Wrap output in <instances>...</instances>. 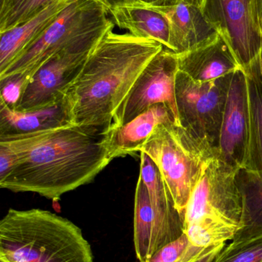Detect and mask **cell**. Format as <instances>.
Listing matches in <instances>:
<instances>
[{
	"mask_svg": "<svg viewBox=\"0 0 262 262\" xmlns=\"http://www.w3.org/2000/svg\"><path fill=\"white\" fill-rule=\"evenodd\" d=\"M114 23L139 38L158 41L169 50L170 28L164 14L140 3L124 5L110 11Z\"/></svg>",
	"mask_w": 262,
	"mask_h": 262,
	"instance_id": "ac0fdd59",
	"label": "cell"
},
{
	"mask_svg": "<svg viewBox=\"0 0 262 262\" xmlns=\"http://www.w3.org/2000/svg\"><path fill=\"white\" fill-rule=\"evenodd\" d=\"M29 80L28 77L21 75H12L0 79V101L15 109L21 100Z\"/></svg>",
	"mask_w": 262,
	"mask_h": 262,
	"instance_id": "cb8c5ba5",
	"label": "cell"
},
{
	"mask_svg": "<svg viewBox=\"0 0 262 262\" xmlns=\"http://www.w3.org/2000/svg\"><path fill=\"white\" fill-rule=\"evenodd\" d=\"M192 248L186 233L157 251L145 262H180Z\"/></svg>",
	"mask_w": 262,
	"mask_h": 262,
	"instance_id": "d4e9b609",
	"label": "cell"
},
{
	"mask_svg": "<svg viewBox=\"0 0 262 262\" xmlns=\"http://www.w3.org/2000/svg\"><path fill=\"white\" fill-rule=\"evenodd\" d=\"M107 31L66 93L72 123L97 135L112 128L117 111L145 68L164 47L132 34Z\"/></svg>",
	"mask_w": 262,
	"mask_h": 262,
	"instance_id": "7a4b0ae2",
	"label": "cell"
},
{
	"mask_svg": "<svg viewBox=\"0 0 262 262\" xmlns=\"http://www.w3.org/2000/svg\"><path fill=\"white\" fill-rule=\"evenodd\" d=\"M134 246L138 262L147 261L158 251L156 222L149 192L138 177L134 206Z\"/></svg>",
	"mask_w": 262,
	"mask_h": 262,
	"instance_id": "44dd1931",
	"label": "cell"
},
{
	"mask_svg": "<svg viewBox=\"0 0 262 262\" xmlns=\"http://www.w3.org/2000/svg\"><path fill=\"white\" fill-rule=\"evenodd\" d=\"M166 15L170 28L169 50L176 54L195 49L218 35L200 6L177 0L168 6H150Z\"/></svg>",
	"mask_w": 262,
	"mask_h": 262,
	"instance_id": "4fadbf2b",
	"label": "cell"
},
{
	"mask_svg": "<svg viewBox=\"0 0 262 262\" xmlns=\"http://www.w3.org/2000/svg\"><path fill=\"white\" fill-rule=\"evenodd\" d=\"M206 19L229 45L241 68L262 53L258 0H201Z\"/></svg>",
	"mask_w": 262,
	"mask_h": 262,
	"instance_id": "52a82bcc",
	"label": "cell"
},
{
	"mask_svg": "<svg viewBox=\"0 0 262 262\" xmlns=\"http://www.w3.org/2000/svg\"><path fill=\"white\" fill-rule=\"evenodd\" d=\"M177 0H136L137 3L148 6H168L176 3Z\"/></svg>",
	"mask_w": 262,
	"mask_h": 262,
	"instance_id": "4dcf8cb0",
	"label": "cell"
},
{
	"mask_svg": "<svg viewBox=\"0 0 262 262\" xmlns=\"http://www.w3.org/2000/svg\"><path fill=\"white\" fill-rule=\"evenodd\" d=\"M178 72L176 54L164 48L152 58L135 81L117 111L111 130L124 125L158 104L167 106L179 124L175 99V80Z\"/></svg>",
	"mask_w": 262,
	"mask_h": 262,
	"instance_id": "9c48e42d",
	"label": "cell"
},
{
	"mask_svg": "<svg viewBox=\"0 0 262 262\" xmlns=\"http://www.w3.org/2000/svg\"><path fill=\"white\" fill-rule=\"evenodd\" d=\"M93 48H69L46 60L29 78L15 110L42 108L63 99Z\"/></svg>",
	"mask_w": 262,
	"mask_h": 262,
	"instance_id": "30bf717a",
	"label": "cell"
},
{
	"mask_svg": "<svg viewBox=\"0 0 262 262\" xmlns=\"http://www.w3.org/2000/svg\"><path fill=\"white\" fill-rule=\"evenodd\" d=\"M27 0H1L0 25L7 21Z\"/></svg>",
	"mask_w": 262,
	"mask_h": 262,
	"instance_id": "f1b7e54d",
	"label": "cell"
},
{
	"mask_svg": "<svg viewBox=\"0 0 262 262\" xmlns=\"http://www.w3.org/2000/svg\"><path fill=\"white\" fill-rule=\"evenodd\" d=\"M170 123L178 124L167 106L163 104L152 106L132 121L112 129L106 134L108 157L112 161L118 157L140 154L155 129Z\"/></svg>",
	"mask_w": 262,
	"mask_h": 262,
	"instance_id": "9a60e30c",
	"label": "cell"
},
{
	"mask_svg": "<svg viewBox=\"0 0 262 262\" xmlns=\"http://www.w3.org/2000/svg\"><path fill=\"white\" fill-rule=\"evenodd\" d=\"M185 1L188 2V3H191V4L195 5V6H200L201 3V0H185Z\"/></svg>",
	"mask_w": 262,
	"mask_h": 262,
	"instance_id": "1f68e13d",
	"label": "cell"
},
{
	"mask_svg": "<svg viewBox=\"0 0 262 262\" xmlns=\"http://www.w3.org/2000/svg\"><path fill=\"white\" fill-rule=\"evenodd\" d=\"M96 1L101 3L109 11V12L118 6L137 3L136 0H96Z\"/></svg>",
	"mask_w": 262,
	"mask_h": 262,
	"instance_id": "f546056e",
	"label": "cell"
},
{
	"mask_svg": "<svg viewBox=\"0 0 262 262\" xmlns=\"http://www.w3.org/2000/svg\"><path fill=\"white\" fill-rule=\"evenodd\" d=\"M258 9H259L260 21H261L262 28V0H258Z\"/></svg>",
	"mask_w": 262,
	"mask_h": 262,
	"instance_id": "d6a6232c",
	"label": "cell"
},
{
	"mask_svg": "<svg viewBox=\"0 0 262 262\" xmlns=\"http://www.w3.org/2000/svg\"><path fill=\"white\" fill-rule=\"evenodd\" d=\"M238 169L218 157L211 162L189 199L184 226L200 217L210 216L239 229L243 202L237 186Z\"/></svg>",
	"mask_w": 262,
	"mask_h": 262,
	"instance_id": "ba28073f",
	"label": "cell"
},
{
	"mask_svg": "<svg viewBox=\"0 0 262 262\" xmlns=\"http://www.w3.org/2000/svg\"><path fill=\"white\" fill-rule=\"evenodd\" d=\"M215 262H262V235L225 246Z\"/></svg>",
	"mask_w": 262,
	"mask_h": 262,
	"instance_id": "603a6c76",
	"label": "cell"
},
{
	"mask_svg": "<svg viewBox=\"0 0 262 262\" xmlns=\"http://www.w3.org/2000/svg\"><path fill=\"white\" fill-rule=\"evenodd\" d=\"M155 163L184 221L191 195L207 166L218 157L209 142L177 123L162 124L142 148Z\"/></svg>",
	"mask_w": 262,
	"mask_h": 262,
	"instance_id": "277c9868",
	"label": "cell"
},
{
	"mask_svg": "<svg viewBox=\"0 0 262 262\" xmlns=\"http://www.w3.org/2000/svg\"><path fill=\"white\" fill-rule=\"evenodd\" d=\"M73 125L66 97L42 108L17 111L0 101V138L27 135Z\"/></svg>",
	"mask_w": 262,
	"mask_h": 262,
	"instance_id": "2e32d148",
	"label": "cell"
},
{
	"mask_svg": "<svg viewBox=\"0 0 262 262\" xmlns=\"http://www.w3.org/2000/svg\"><path fill=\"white\" fill-rule=\"evenodd\" d=\"M234 73L215 81L198 82L178 70L175 80L179 124L218 150L223 115Z\"/></svg>",
	"mask_w": 262,
	"mask_h": 262,
	"instance_id": "8992f818",
	"label": "cell"
},
{
	"mask_svg": "<svg viewBox=\"0 0 262 262\" xmlns=\"http://www.w3.org/2000/svg\"><path fill=\"white\" fill-rule=\"evenodd\" d=\"M72 0H55L30 19L0 32V73L55 20Z\"/></svg>",
	"mask_w": 262,
	"mask_h": 262,
	"instance_id": "e0dca14e",
	"label": "cell"
},
{
	"mask_svg": "<svg viewBox=\"0 0 262 262\" xmlns=\"http://www.w3.org/2000/svg\"><path fill=\"white\" fill-rule=\"evenodd\" d=\"M176 55L178 70L198 82L215 81L243 69L219 34L213 39Z\"/></svg>",
	"mask_w": 262,
	"mask_h": 262,
	"instance_id": "5bb4252c",
	"label": "cell"
},
{
	"mask_svg": "<svg viewBox=\"0 0 262 262\" xmlns=\"http://www.w3.org/2000/svg\"><path fill=\"white\" fill-rule=\"evenodd\" d=\"M54 1L55 0H27L7 21L0 25V32L30 19Z\"/></svg>",
	"mask_w": 262,
	"mask_h": 262,
	"instance_id": "484cf974",
	"label": "cell"
},
{
	"mask_svg": "<svg viewBox=\"0 0 262 262\" xmlns=\"http://www.w3.org/2000/svg\"><path fill=\"white\" fill-rule=\"evenodd\" d=\"M250 134L249 95L243 69L232 75L223 115L218 144V158L228 164L244 167Z\"/></svg>",
	"mask_w": 262,
	"mask_h": 262,
	"instance_id": "8fae6325",
	"label": "cell"
},
{
	"mask_svg": "<svg viewBox=\"0 0 262 262\" xmlns=\"http://www.w3.org/2000/svg\"><path fill=\"white\" fill-rule=\"evenodd\" d=\"M15 155L9 148L0 143V180L6 178L13 167Z\"/></svg>",
	"mask_w": 262,
	"mask_h": 262,
	"instance_id": "83f0119b",
	"label": "cell"
},
{
	"mask_svg": "<svg viewBox=\"0 0 262 262\" xmlns=\"http://www.w3.org/2000/svg\"><path fill=\"white\" fill-rule=\"evenodd\" d=\"M109 11L96 0H72L52 23L0 73V79L15 75L29 78L51 56L74 47H94L115 26Z\"/></svg>",
	"mask_w": 262,
	"mask_h": 262,
	"instance_id": "5b68a950",
	"label": "cell"
},
{
	"mask_svg": "<svg viewBox=\"0 0 262 262\" xmlns=\"http://www.w3.org/2000/svg\"><path fill=\"white\" fill-rule=\"evenodd\" d=\"M226 246V244H221L206 249H201L192 245L189 253L180 262H215L218 254Z\"/></svg>",
	"mask_w": 262,
	"mask_h": 262,
	"instance_id": "4316f807",
	"label": "cell"
},
{
	"mask_svg": "<svg viewBox=\"0 0 262 262\" xmlns=\"http://www.w3.org/2000/svg\"><path fill=\"white\" fill-rule=\"evenodd\" d=\"M249 95L250 134L244 167L262 169V53L243 68Z\"/></svg>",
	"mask_w": 262,
	"mask_h": 262,
	"instance_id": "ffe728a7",
	"label": "cell"
},
{
	"mask_svg": "<svg viewBox=\"0 0 262 262\" xmlns=\"http://www.w3.org/2000/svg\"><path fill=\"white\" fill-rule=\"evenodd\" d=\"M0 262H94L81 229L40 209H10L0 222Z\"/></svg>",
	"mask_w": 262,
	"mask_h": 262,
	"instance_id": "3957f363",
	"label": "cell"
},
{
	"mask_svg": "<svg viewBox=\"0 0 262 262\" xmlns=\"http://www.w3.org/2000/svg\"><path fill=\"white\" fill-rule=\"evenodd\" d=\"M237 186L243 202L239 229L231 244L237 245L262 235V169L241 168L236 173Z\"/></svg>",
	"mask_w": 262,
	"mask_h": 262,
	"instance_id": "d6986e66",
	"label": "cell"
},
{
	"mask_svg": "<svg viewBox=\"0 0 262 262\" xmlns=\"http://www.w3.org/2000/svg\"><path fill=\"white\" fill-rule=\"evenodd\" d=\"M15 155L0 187L14 192H34L49 200L92 183L110 163L106 136L70 125L0 138Z\"/></svg>",
	"mask_w": 262,
	"mask_h": 262,
	"instance_id": "6da1fadb",
	"label": "cell"
},
{
	"mask_svg": "<svg viewBox=\"0 0 262 262\" xmlns=\"http://www.w3.org/2000/svg\"><path fill=\"white\" fill-rule=\"evenodd\" d=\"M139 177L149 192L156 222L157 247L159 250L184 233V221L159 170L144 152H140Z\"/></svg>",
	"mask_w": 262,
	"mask_h": 262,
	"instance_id": "7c38bea8",
	"label": "cell"
},
{
	"mask_svg": "<svg viewBox=\"0 0 262 262\" xmlns=\"http://www.w3.org/2000/svg\"><path fill=\"white\" fill-rule=\"evenodd\" d=\"M238 226L210 216H203L184 226L189 243L195 247L206 249L232 241Z\"/></svg>",
	"mask_w": 262,
	"mask_h": 262,
	"instance_id": "7402d4cb",
	"label": "cell"
}]
</instances>
